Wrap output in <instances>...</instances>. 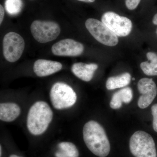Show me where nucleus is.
<instances>
[{"mask_svg":"<svg viewBox=\"0 0 157 157\" xmlns=\"http://www.w3.org/2000/svg\"><path fill=\"white\" fill-rule=\"evenodd\" d=\"M83 138L88 148L100 157H105L110 151V144L104 128L98 122L90 121L82 130Z\"/></svg>","mask_w":157,"mask_h":157,"instance_id":"1","label":"nucleus"},{"mask_svg":"<svg viewBox=\"0 0 157 157\" xmlns=\"http://www.w3.org/2000/svg\"><path fill=\"white\" fill-rule=\"evenodd\" d=\"M53 117V111L48 104L37 101L29 109L26 121L28 130L35 136L42 135L48 129Z\"/></svg>","mask_w":157,"mask_h":157,"instance_id":"2","label":"nucleus"},{"mask_svg":"<svg viewBox=\"0 0 157 157\" xmlns=\"http://www.w3.org/2000/svg\"><path fill=\"white\" fill-rule=\"evenodd\" d=\"M49 96L54 108L59 110L73 107L77 100V95L73 89L63 82L53 84L51 89Z\"/></svg>","mask_w":157,"mask_h":157,"instance_id":"3","label":"nucleus"},{"mask_svg":"<svg viewBox=\"0 0 157 157\" xmlns=\"http://www.w3.org/2000/svg\"><path fill=\"white\" fill-rule=\"evenodd\" d=\"M129 146L131 153L135 157H157L153 138L143 131H137L132 135Z\"/></svg>","mask_w":157,"mask_h":157,"instance_id":"4","label":"nucleus"},{"mask_svg":"<svg viewBox=\"0 0 157 157\" xmlns=\"http://www.w3.org/2000/svg\"><path fill=\"white\" fill-rule=\"evenodd\" d=\"M31 33L37 42L45 43L56 39L60 33L58 24L53 21L36 20L30 27Z\"/></svg>","mask_w":157,"mask_h":157,"instance_id":"5","label":"nucleus"},{"mask_svg":"<svg viewBox=\"0 0 157 157\" xmlns=\"http://www.w3.org/2000/svg\"><path fill=\"white\" fill-rule=\"evenodd\" d=\"M85 26L90 33L100 43L109 46H114L118 43L117 36L104 23L94 18H89Z\"/></svg>","mask_w":157,"mask_h":157,"instance_id":"6","label":"nucleus"},{"mask_svg":"<svg viewBox=\"0 0 157 157\" xmlns=\"http://www.w3.org/2000/svg\"><path fill=\"white\" fill-rule=\"evenodd\" d=\"M25 42L20 35L9 32L6 34L3 40V52L6 60L14 63L18 60L24 50Z\"/></svg>","mask_w":157,"mask_h":157,"instance_id":"7","label":"nucleus"},{"mask_svg":"<svg viewBox=\"0 0 157 157\" xmlns=\"http://www.w3.org/2000/svg\"><path fill=\"white\" fill-rule=\"evenodd\" d=\"M101 21L117 36H127L132 30V23L131 20L120 16L115 12H106L103 14Z\"/></svg>","mask_w":157,"mask_h":157,"instance_id":"8","label":"nucleus"},{"mask_svg":"<svg viewBox=\"0 0 157 157\" xmlns=\"http://www.w3.org/2000/svg\"><path fill=\"white\" fill-rule=\"evenodd\" d=\"M137 89L141 94L137 104L140 108L144 109L148 107L155 98L157 94L156 85L152 78H144L138 82Z\"/></svg>","mask_w":157,"mask_h":157,"instance_id":"9","label":"nucleus"},{"mask_svg":"<svg viewBox=\"0 0 157 157\" xmlns=\"http://www.w3.org/2000/svg\"><path fill=\"white\" fill-rule=\"evenodd\" d=\"M84 48V46L80 42L67 39L54 44L51 49L53 54L57 56H77L82 53Z\"/></svg>","mask_w":157,"mask_h":157,"instance_id":"10","label":"nucleus"},{"mask_svg":"<svg viewBox=\"0 0 157 157\" xmlns=\"http://www.w3.org/2000/svg\"><path fill=\"white\" fill-rule=\"evenodd\" d=\"M62 67L59 62L40 59L34 63L33 71L39 77H45L59 72Z\"/></svg>","mask_w":157,"mask_h":157,"instance_id":"11","label":"nucleus"},{"mask_svg":"<svg viewBox=\"0 0 157 157\" xmlns=\"http://www.w3.org/2000/svg\"><path fill=\"white\" fill-rule=\"evenodd\" d=\"M98 67V65L95 63H77L73 64L71 71L76 77L81 80L89 82L92 79L94 72Z\"/></svg>","mask_w":157,"mask_h":157,"instance_id":"12","label":"nucleus"},{"mask_svg":"<svg viewBox=\"0 0 157 157\" xmlns=\"http://www.w3.org/2000/svg\"><path fill=\"white\" fill-rule=\"evenodd\" d=\"M21 112L20 107L16 103L6 102L0 104V120L11 122L16 120Z\"/></svg>","mask_w":157,"mask_h":157,"instance_id":"13","label":"nucleus"},{"mask_svg":"<svg viewBox=\"0 0 157 157\" xmlns=\"http://www.w3.org/2000/svg\"><path fill=\"white\" fill-rule=\"evenodd\" d=\"M133 98L132 89L128 87L124 88L113 94L110 102V107L113 109H119L122 106V102L128 104Z\"/></svg>","mask_w":157,"mask_h":157,"instance_id":"14","label":"nucleus"},{"mask_svg":"<svg viewBox=\"0 0 157 157\" xmlns=\"http://www.w3.org/2000/svg\"><path fill=\"white\" fill-rule=\"evenodd\" d=\"M131 75L128 73H125L118 76L110 77L106 82L107 90H112L125 87L130 83Z\"/></svg>","mask_w":157,"mask_h":157,"instance_id":"15","label":"nucleus"},{"mask_svg":"<svg viewBox=\"0 0 157 157\" xmlns=\"http://www.w3.org/2000/svg\"><path fill=\"white\" fill-rule=\"evenodd\" d=\"M146 56L148 61L141 63L140 68L147 76H157V55L154 52H148Z\"/></svg>","mask_w":157,"mask_h":157,"instance_id":"16","label":"nucleus"},{"mask_svg":"<svg viewBox=\"0 0 157 157\" xmlns=\"http://www.w3.org/2000/svg\"><path fill=\"white\" fill-rule=\"evenodd\" d=\"M59 148L67 157H78V149L75 144L70 142H62L58 144Z\"/></svg>","mask_w":157,"mask_h":157,"instance_id":"17","label":"nucleus"},{"mask_svg":"<svg viewBox=\"0 0 157 157\" xmlns=\"http://www.w3.org/2000/svg\"><path fill=\"white\" fill-rule=\"evenodd\" d=\"M21 0H6V9L9 14L14 15L18 14L22 7Z\"/></svg>","mask_w":157,"mask_h":157,"instance_id":"18","label":"nucleus"},{"mask_svg":"<svg viewBox=\"0 0 157 157\" xmlns=\"http://www.w3.org/2000/svg\"><path fill=\"white\" fill-rule=\"evenodd\" d=\"M151 109V113L153 117V128L155 132H157V104L152 106Z\"/></svg>","mask_w":157,"mask_h":157,"instance_id":"19","label":"nucleus"},{"mask_svg":"<svg viewBox=\"0 0 157 157\" xmlns=\"http://www.w3.org/2000/svg\"><path fill=\"white\" fill-rule=\"evenodd\" d=\"M141 0H125L127 8L130 10H134L139 5Z\"/></svg>","mask_w":157,"mask_h":157,"instance_id":"20","label":"nucleus"},{"mask_svg":"<svg viewBox=\"0 0 157 157\" xmlns=\"http://www.w3.org/2000/svg\"><path fill=\"white\" fill-rule=\"evenodd\" d=\"M5 10L4 7L2 5H0V24H2L4 16H5Z\"/></svg>","mask_w":157,"mask_h":157,"instance_id":"21","label":"nucleus"},{"mask_svg":"<svg viewBox=\"0 0 157 157\" xmlns=\"http://www.w3.org/2000/svg\"><path fill=\"white\" fill-rule=\"evenodd\" d=\"M55 156L56 157H67L63 152L59 151L56 152L55 154Z\"/></svg>","mask_w":157,"mask_h":157,"instance_id":"22","label":"nucleus"},{"mask_svg":"<svg viewBox=\"0 0 157 157\" xmlns=\"http://www.w3.org/2000/svg\"><path fill=\"white\" fill-rule=\"evenodd\" d=\"M152 21L155 25H157V13L156 14H155L154 17H153V19Z\"/></svg>","mask_w":157,"mask_h":157,"instance_id":"23","label":"nucleus"},{"mask_svg":"<svg viewBox=\"0 0 157 157\" xmlns=\"http://www.w3.org/2000/svg\"><path fill=\"white\" fill-rule=\"evenodd\" d=\"M80 2H85L92 3L94 2L95 0H77Z\"/></svg>","mask_w":157,"mask_h":157,"instance_id":"24","label":"nucleus"},{"mask_svg":"<svg viewBox=\"0 0 157 157\" xmlns=\"http://www.w3.org/2000/svg\"><path fill=\"white\" fill-rule=\"evenodd\" d=\"M9 157H19L17 155H11Z\"/></svg>","mask_w":157,"mask_h":157,"instance_id":"25","label":"nucleus"},{"mask_svg":"<svg viewBox=\"0 0 157 157\" xmlns=\"http://www.w3.org/2000/svg\"><path fill=\"white\" fill-rule=\"evenodd\" d=\"M2 146L1 145V147H0V155H1V156H2Z\"/></svg>","mask_w":157,"mask_h":157,"instance_id":"26","label":"nucleus"},{"mask_svg":"<svg viewBox=\"0 0 157 157\" xmlns=\"http://www.w3.org/2000/svg\"><path fill=\"white\" fill-rule=\"evenodd\" d=\"M132 80H135V78H132Z\"/></svg>","mask_w":157,"mask_h":157,"instance_id":"27","label":"nucleus"},{"mask_svg":"<svg viewBox=\"0 0 157 157\" xmlns=\"http://www.w3.org/2000/svg\"></svg>","mask_w":157,"mask_h":157,"instance_id":"28","label":"nucleus"}]
</instances>
